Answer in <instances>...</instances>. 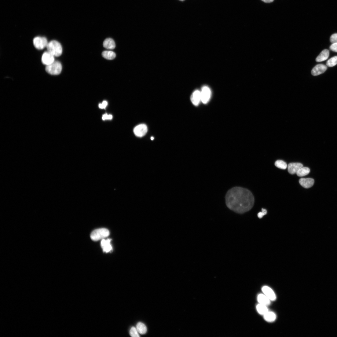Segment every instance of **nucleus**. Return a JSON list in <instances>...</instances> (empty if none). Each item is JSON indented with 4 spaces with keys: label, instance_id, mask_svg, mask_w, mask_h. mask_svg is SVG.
I'll return each instance as SVG.
<instances>
[{
    "label": "nucleus",
    "instance_id": "1",
    "mask_svg": "<svg viewBox=\"0 0 337 337\" xmlns=\"http://www.w3.org/2000/svg\"><path fill=\"white\" fill-rule=\"evenodd\" d=\"M227 207L236 213L242 214L250 211L255 203L254 196L250 190L241 187H234L225 196Z\"/></svg>",
    "mask_w": 337,
    "mask_h": 337
},
{
    "label": "nucleus",
    "instance_id": "2",
    "mask_svg": "<svg viewBox=\"0 0 337 337\" xmlns=\"http://www.w3.org/2000/svg\"><path fill=\"white\" fill-rule=\"evenodd\" d=\"M48 51L54 57L60 56L63 52V49L61 44L56 40H52L48 42L47 46Z\"/></svg>",
    "mask_w": 337,
    "mask_h": 337
},
{
    "label": "nucleus",
    "instance_id": "3",
    "mask_svg": "<svg viewBox=\"0 0 337 337\" xmlns=\"http://www.w3.org/2000/svg\"><path fill=\"white\" fill-rule=\"evenodd\" d=\"M109 234V231L107 229L100 228L93 231L91 234L90 237L93 240L96 241L108 237Z\"/></svg>",
    "mask_w": 337,
    "mask_h": 337
},
{
    "label": "nucleus",
    "instance_id": "4",
    "mask_svg": "<svg viewBox=\"0 0 337 337\" xmlns=\"http://www.w3.org/2000/svg\"><path fill=\"white\" fill-rule=\"evenodd\" d=\"M62 69V66L61 63L55 61L51 64L46 66V71L48 74L53 75L60 74Z\"/></svg>",
    "mask_w": 337,
    "mask_h": 337
},
{
    "label": "nucleus",
    "instance_id": "5",
    "mask_svg": "<svg viewBox=\"0 0 337 337\" xmlns=\"http://www.w3.org/2000/svg\"><path fill=\"white\" fill-rule=\"evenodd\" d=\"M48 43L47 38L44 37H37L33 39L34 46L38 50H42L47 47Z\"/></svg>",
    "mask_w": 337,
    "mask_h": 337
},
{
    "label": "nucleus",
    "instance_id": "6",
    "mask_svg": "<svg viewBox=\"0 0 337 337\" xmlns=\"http://www.w3.org/2000/svg\"><path fill=\"white\" fill-rule=\"evenodd\" d=\"M201 92V101L203 104H206L210 101L211 95V92L209 88L207 86L202 87Z\"/></svg>",
    "mask_w": 337,
    "mask_h": 337
},
{
    "label": "nucleus",
    "instance_id": "7",
    "mask_svg": "<svg viewBox=\"0 0 337 337\" xmlns=\"http://www.w3.org/2000/svg\"><path fill=\"white\" fill-rule=\"evenodd\" d=\"M148 128L147 126L145 124H141L136 126L134 132L135 135L137 137H143L147 133Z\"/></svg>",
    "mask_w": 337,
    "mask_h": 337
},
{
    "label": "nucleus",
    "instance_id": "8",
    "mask_svg": "<svg viewBox=\"0 0 337 337\" xmlns=\"http://www.w3.org/2000/svg\"><path fill=\"white\" fill-rule=\"evenodd\" d=\"M54 57L48 51L46 52L42 55V62L43 64L46 66L50 65L55 61Z\"/></svg>",
    "mask_w": 337,
    "mask_h": 337
},
{
    "label": "nucleus",
    "instance_id": "9",
    "mask_svg": "<svg viewBox=\"0 0 337 337\" xmlns=\"http://www.w3.org/2000/svg\"><path fill=\"white\" fill-rule=\"evenodd\" d=\"M328 68L327 66L322 64L316 65L312 70L311 74L314 76H317L323 74Z\"/></svg>",
    "mask_w": 337,
    "mask_h": 337
},
{
    "label": "nucleus",
    "instance_id": "10",
    "mask_svg": "<svg viewBox=\"0 0 337 337\" xmlns=\"http://www.w3.org/2000/svg\"><path fill=\"white\" fill-rule=\"evenodd\" d=\"M262 291L264 294L268 297L271 301H274L276 299V296L273 291L269 287L265 286L262 287Z\"/></svg>",
    "mask_w": 337,
    "mask_h": 337
},
{
    "label": "nucleus",
    "instance_id": "11",
    "mask_svg": "<svg viewBox=\"0 0 337 337\" xmlns=\"http://www.w3.org/2000/svg\"><path fill=\"white\" fill-rule=\"evenodd\" d=\"M303 167V165L299 163H290L288 166V171L291 174H296L297 171Z\"/></svg>",
    "mask_w": 337,
    "mask_h": 337
},
{
    "label": "nucleus",
    "instance_id": "12",
    "mask_svg": "<svg viewBox=\"0 0 337 337\" xmlns=\"http://www.w3.org/2000/svg\"><path fill=\"white\" fill-rule=\"evenodd\" d=\"M111 240L102 239L101 242V246L103 251L106 253L110 252L112 250V247L111 244Z\"/></svg>",
    "mask_w": 337,
    "mask_h": 337
},
{
    "label": "nucleus",
    "instance_id": "13",
    "mask_svg": "<svg viewBox=\"0 0 337 337\" xmlns=\"http://www.w3.org/2000/svg\"><path fill=\"white\" fill-rule=\"evenodd\" d=\"M190 99L194 105H198L201 101L200 92L198 90L195 91L192 94Z\"/></svg>",
    "mask_w": 337,
    "mask_h": 337
},
{
    "label": "nucleus",
    "instance_id": "14",
    "mask_svg": "<svg viewBox=\"0 0 337 337\" xmlns=\"http://www.w3.org/2000/svg\"><path fill=\"white\" fill-rule=\"evenodd\" d=\"M300 184L305 188L311 187L314 183V180L312 178H301L299 180Z\"/></svg>",
    "mask_w": 337,
    "mask_h": 337
},
{
    "label": "nucleus",
    "instance_id": "15",
    "mask_svg": "<svg viewBox=\"0 0 337 337\" xmlns=\"http://www.w3.org/2000/svg\"><path fill=\"white\" fill-rule=\"evenodd\" d=\"M329 56V51L328 49L322 51L316 58V61L317 62L324 61L328 59Z\"/></svg>",
    "mask_w": 337,
    "mask_h": 337
},
{
    "label": "nucleus",
    "instance_id": "16",
    "mask_svg": "<svg viewBox=\"0 0 337 337\" xmlns=\"http://www.w3.org/2000/svg\"><path fill=\"white\" fill-rule=\"evenodd\" d=\"M257 300L259 303L267 306L271 304V300L264 294H259L257 297Z\"/></svg>",
    "mask_w": 337,
    "mask_h": 337
},
{
    "label": "nucleus",
    "instance_id": "17",
    "mask_svg": "<svg viewBox=\"0 0 337 337\" xmlns=\"http://www.w3.org/2000/svg\"><path fill=\"white\" fill-rule=\"evenodd\" d=\"M104 48L108 49H113L115 47V43L113 39L110 38L106 39L104 42Z\"/></svg>",
    "mask_w": 337,
    "mask_h": 337
},
{
    "label": "nucleus",
    "instance_id": "18",
    "mask_svg": "<svg viewBox=\"0 0 337 337\" xmlns=\"http://www.w3.org/2000/svg\"><path fill=\"white\" fill-rule=\"evenodd\" d=\"M256 309L260 314L263 316L269 311L267 306L260 303L257 305Z\"/></svg>",
    "mask_w": 337,
    "mask_h": 337
},
{
    "label": "nucleus",
    "instance_id": "19",
    "mask_svg": "<svg viewBox=\"0 0 337 337\" xmlns=\"http://www.w3.org/2000/svg\"><path fill=\"white\" fill-rule=\"evenodd\" d=\"M263 317L265 321L269 322L274 321L276 318V314L272 312H268L263 316Z\"/></svg>",
    "mask_w": 337,
    "mask_h": 337
},
{
    "label": "nucleus",
    "instance_id": "20",
    "mask_svg": "<svg viewBox=\"0 0 337 337\" xmlns=\"http://www.w3.org/2000/svg\"><path fill=\"white\" fill-rule=\"evenodd\" d=\"M102 56L106 59L112 60L114 59L116 57L115 53L111 51H105L102 53Z\"/></svg>",
    "mask_w": 337,
    "mask_h": 337
},
{
    "label": "nucleus",
    "instance_id": "21",
    "mask_svg": "<svg viewBox=\"0 0 337 337\" xmlns=\"http://www.w3.org/2000/svg\"><path fill=\"white\" fill-rule=\"evenodd\" d=\"M137 329L139 333L144 334L147 332V328L146 326L141 322H139L136 326Z\"/></svg>",
    "mask_w": 337,
    "mask_h": 337
},
{
    "label": "nucleus",
    "instance_id": "22",
    "mask_svg": "<svg viewBox=\"0 0 337 337\" xmlns=\"http://www.w3.org/2000/svg\"><path fill=\"white\" fill-rule=\"evenodd\" d=\"M310 172V169L307 167H302L297 172L298 176L302 177L308 174Z\"/></svg>",
    "mask_w": 337,
    "mask_h": 337
},
{
    "label": "nucleus",
    "instance_id": "23",
    "mask_svg": "<svg viewBox=\"0 0 337 337\" xmlns=\"http://www.w3.org/2000/svg\"><path fill=\"white\" fill-rule=\"evenodd\" d=\"M275 165L277 167L283 170L286 169L287 167V163L282 160H277L275 163Z\"/></svg>",
    "mask_w": 337,
    "mask_h": 337
},
{
    "label": "nucleus",
    "instance_id": "24",
    "mask_svg": "<svg viewBox=\"0 0 337 337\" xmlns=\"http://www.w3.org/2000/svg\"><path fill=\"white\" fill-rule=\"evenodd\" d=\"M337 64V56L333 57L329 60L327 62L326 65L327 66L332 67L335 66Z\"/></svg>",
    "mask_w": 337,
    "mask_h": 337
},
{
    "label": "nucleus",
    "instance_id": "25",
    "mask_svg": "<svg viewBox=\"0 0 337 337\" xmlns=\"http://www.w3.org/2000/svg\"><path fill=\"white\" fill-rule=\"evenodd\" d=\"M130 336L133 337H139L140 335L137 328L134 327H132L130 331Z\"/></svg>",
    "mask_w": 337,
    "mask_h": 337
},
{
    "label": "nucleus",
    "instance_id": "26",
    "mask_svg": "<svg viewBox=\"0 0 337 337\" xmlns=\"http://www.w3.org/2000/svg\"><path fill=\"white\" fill-rule=\"evenodd\" d=\"M330 41L332 43L337 42V34H334L331 36Z\"/></svg>",
    "mask_w": 337,
    "mask_h": 337
},
{
    "label": "nucleus",
    "instance_id": "27",
    "mask_svg": "<svg viewBox=\"0 0 337 337\" xmlns=\"http://www.w3.org/2000/svg\"><path fill=\"white\" fill-rule=\"evenodd\" d=\"M261 212H259L258 214V216L259 218H262L263 216L266 215L267 214V211L266 209H262Z\"/></svg>",
    "mask_w": 337,
    "mask_h": 337
},
{
    "label": "nucleus",
    "instance_id": "28",
    "mask_svg": "<svg viewBox=\"0 0 337 337\" xmlns=\"http://www.w3.org/2000/svg\"><path fill=\"white\" fill-rule=\"evenodd\" d=\"M330 49L332 51L337 53V42L332 43L330 46Z\"/></svg>",
    "mask_w": 337,
    "mask_h": 337
},
{
    "label": "nucleus",
    "instance_id": "29",
    "mask_svg": "<svg viewBox=\"0 0 337 337\" xmlns=\"http://www.w3.org/2000/svg\"><path fill=\"white\" fill-rule=\"evenodd\" d=\"M112 116L111 115L104 114L102 116V119L104 120H111L112 119Z\"/></svg>",
    "mask_w": 337,
    "mask_h": 337
},
{
    "label": "nucleus",
    "instance_id": "30",
    "mask_svg": "<svg viewBox=\"0 0 337 337\" xmlns=\"http://www.w3.org/2000/svg\"><path fill=\"white\" fill-rule=\"evenodd\" d=\"M108 103L107 101H104L102 102L101 104H100L99 105V108L101 109H105L106 107L107 106Z\"/></svg>",
    "mask_w": 337,
    "mask_h": 337
},
{
    "label": "nucleus",
    "instance_id": "31",
    "mask_svg": "<svg viewBox=\"0 0 337 337\" xmlns=\"http://www.w3.org/2000/svg\"><path fill=\"white\" fill-rule=\"evenodd\" d=\"M262 1L266 3H269L273 2L274 0H262Z\"/></svg>",
    "mask_w": 337,
    "mask_h": 337
},
{
    "label": "nucleus",
    "instance_id": "32",
    "mask_svg": "<svg viewBox=\"0 0 337 337\" xmlns=\"http://www.w3.org/2000/svg\"><path fill=\"white\" fill-rule=\"evenodd\" d=\"M154 139V138L153 137H151V140H153Z\"/></svg>",
    "mask_w": 337,
    "mask_h": 337
},
{
    "label": "nucleus",
    "instance_id": "33",
    "mask_svg": "<svg viewBox=\"0 0 337 337\" xmlns=\"http://www.w3.org/2000/svg\"><path fill=\"white\" fill-rule=\"evenodd\" d=\"M179 1H185V0H179Z\"/></svg>",
    "mask_w": 337,
    "mask_h": 337
}]
</instances>
